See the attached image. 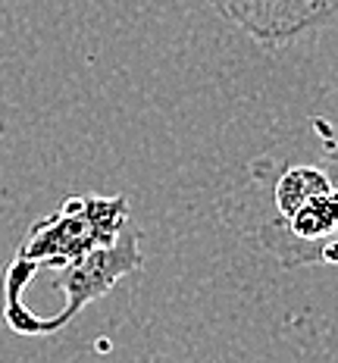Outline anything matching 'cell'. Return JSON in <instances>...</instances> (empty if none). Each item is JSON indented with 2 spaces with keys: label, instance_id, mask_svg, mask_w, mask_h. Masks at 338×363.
<instances>
[{
  "label": "cell",
  "instance_id": "obj_3",
  "mask_svg": "<svg viewBox=\"0 0 338 363\" xmlns=\"http://www.w3.org/2000/svg\"><path fill=\"white\" fill-rule=\"evenodd\" d=\"M141 263H145V257H141V232L135 223H129L119 232L116 241L97 247V251H91L88 257H81V260H75L63 269L41 272V276L50 279L54 291L60 294V304L54 310V316H50V335L69 326L88 304H94L103 294H110L125 276H135L141 269ZM41 276H35V279H41Z\"/></svg>",
  "mask_w": 338,
  "mask_h": 363
},
{
  "label": "cell",
  "instance_id": "obj_2",
  "mask_svg": "<svg viewBox=\"0 0 338 363\" xmlns=\"http://www.w3.org/2000/svg\"><path fill=\"white\" fill-rule=\"evenodd\" d=\"M132 223L125 194H79L26 232L16 257L4 269V304L13 307L35 276L63 269L119 238Z\"/></svg>",
  "mask_w": 338,
  "mask_h": 363
},
{
  "label": "cell",
  "instance_id": "obj_4",
  "mask_svg": "<svg viewBox=\"0 0 338 363\" xmlns=\"http://www.w3.org/2000/svg\"><path fill=\"white\" fill-rule=\"evenodd\" d=\"M210 6L260 48H285L338 19V0H210Z\"/></svg>",
  "mask_w": 338,
  "mask_h": 363
},
{
  "label": "cell",
  "instance_id": "obj_1",
  "mask_svg": "<svg viewBox=\"0 0 338 363\" xmlns=\"http://www.w3.org/2000/svg\"><path fill=\"white\" fill-rule=\"evenodd\" d=\"M229 210L235 229L282 267L338 263V194L322 145L317 157H288L282 147L257 157Z\"/></svg>",
  "mask_w": 338,
  "mask_h": 363
},
{
  "label": "cell",
  "instance_id": "obj_5",
  "mask_svg": "<svg viewBox=\"0 0 338 363\" xmlns=\"http://www.w3.org/2000/svg\"><path fill=\"white\" fill-rule=\"evenodd\" d=\"M313 128H317V138H320V145H322V154H326V163H329V169H332L335 194H338V138L332 135V128L322 123V119H317Z\"/></svg>",
  "mask_w": 338,
  "mask_h": 363
}]
</instances>
